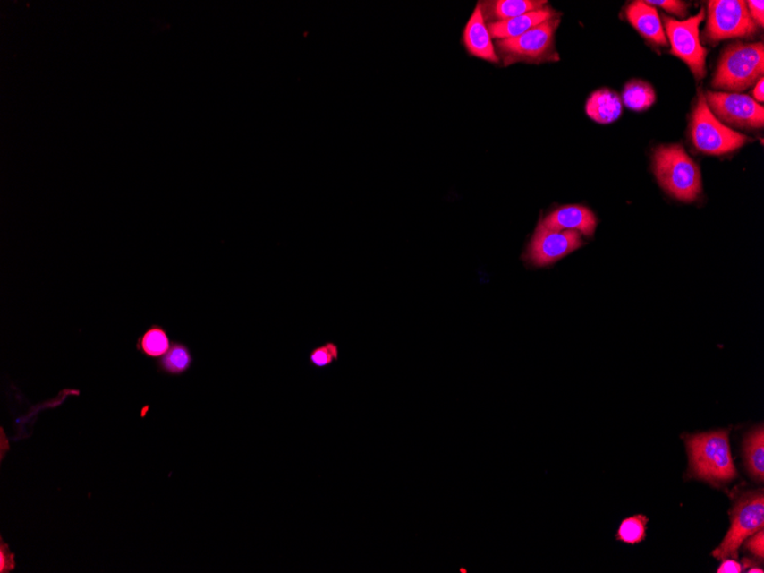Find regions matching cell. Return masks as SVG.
<instances>
[{
  "mask_svg": "<svg viewBox=\"0 0 764 573\" xmlns=\"http://www.w3.org/2000/svg\"><path fill=\"white\" fill-rule=\"evenodd\" d=\"M689 455L687 478L709 482L714 486L737 478L729 442V430L683 435Z\"/></svg>",
  "mask_w": 764,
  "mask_h": 573,
  "instance_id": "obj_1",
  "label": "cell"
},
{
  "mask_svg": "<svg viewBox=\"0 0 764 573\" xmlns=\"http://www.w3.org/2000/svg\"><path fill=\"white\" fill-rule=\"evenodd\" d=\"M653 168L661 187L682 201H693L701 192L700 167L680 144L659 147L653 158Z\"/></svg>",
  "mask_w": 764,
  "mask_h": 573,
  "instance_id": "obj_2",
  "label": "cell"
},
{
  "mask_svg": "<svg viewBox=\"0 0 764 573\" xmlns=\"http://www.w3.org/2000/svg\"><path fill=\"white\" fill-rule=\"evenodd\" d=\"M763 73V43L734 44L723 53L712 86L741 92L761 80Z\"/></svg>",
  "mask_w": 764,
  "mask_h": 573,
  "instance_id": "obj_3",
  "label": "cell"
},
{
  "mask_svg": "<svg viewBox=\"0 0 764 573\" xmlns=\"http://www.w3.org/2000/svg\"><path fill=\"white\" fill-rule=\"evenodd\" d=\"M690 132L696 150L709 155L728 154L750 141L746 135L731 130L714 116L704 94L698 98Z\"/></svg>",
  "mask_w": 764,
  "mask_h": 573,
  "instance_id": "obj_4",
  "label": "cell"
},
{
  "mask_svg": "<svg viewBox=\"0 0 764 573\" xmlns=\"http://www.w3.org/2000/svg\"><path fill=\"white\" fill-rule=\"evenodd\" d=\"M731 526L721 545L713 552L717 560L737 559L739 547L751 535L763 530L764 496L762 490L743 494L730 512Z\"/></svg>",
  "mask_w": 764,
  "mask_h": 573,
  "instance_id": "obj_5",
  "label": "cell"
},
{
  "mask_svg": "<svg viewBox=\"0 0 764 573\" xmlns=\"http://www.w3.org/2000/svg\"><path fill=\"white\" fill-rule=\"evenodd\" d=\"M705 18V11H700L688 20L677 21L665 16V29L673 55L680 57L689 65L693 76L702 80L706 76V56L708 49L702 47L700 37V26Z\"/></svg>",
  "mask_w": 764,
  "mask_h": 573,
  "instance_id": "obj_6",
  "label": "cell"
},
{
  "mask_svg": "<svg viewBox=\"0 0 764 573\" xmlns=\"http://www.w3.org/2000/svg\"><path fill=\"white\" fill-rule=\"evenodd\" d=\"M758 30L746 2L714 0L709 3V20L705 36L709 41H720L753 36Z\"/></svg>",
  "mask_w": 764,
  "mask_h": 573,
  "instance_id": "obj_7",
  "label": "cell"
},
{
  "mask_svg": "<svg viewBox=\"0 0 764 573\" xmlns=\"http://www.w3.org/2000/svg\"><path fill=\"white\" fill-rule=\"evenodd\" d=\"M706 98L714 116L741 129H761L764 108L753 98L739 93L709 92Z\"/></svg>",
  "mask_w": 764,
  "mask_h": 573,
  "instance_id": "obj_8",
  "label": "cell"
},
{
  "mask_svg": "<svg viewBox=\"0 0 764 573\" xmlns=\"http://www.w3.org/2000/svg\"><path fill=\"white\" fill-rule=\"evenodd\" d=\"M558 23L560 20L554 16L515 38L499 40L498 47L509 62L548 60Z\"/></svg>",
  "mask_w": 764,
  "mask_h": 573,
  "instance_id": "obj_9",
  "label": "cell"
},
{
  "mask_svg": "<svg viewBox=\"0 0 764 573\" xmlns=\"http://www.w3.org/2000/svg\"><path fill=\"white\" fill-rule=\"evenodd\" d=\"M581 246V234L548 229L539 224L528 250V260L537 267L549 266Z\"/></svg>",
  "mask_w": 764,
  "mask_h": 573,
  "instance_id": "obj_10",
  "label": "cell"
},
{
  "mask_svg": "<svg viewBox=\"0 0 764 573\" xmlns=\"http://www.w3.org/2000/svg\"><path fill=\"white\" fill-rule=\"evenodd\" d=\"M540 224L548 229L573 230L591 236L597 228V218L584 206L568 205L550 213Z\"/></svg>",
  "mask_w": 764,
  "mask_h": 573,
  "instance_id": "obj_11",
  "label": "cell"
},
{
  "mask_svg": "<svg viewBox=\"0 0 764 573\" xmlns=\"http://www.w3.org/2000/svg\"><path fill=\"white\" fill-rule=\"evenodd\" d=\"M463 40L468 52L471 56L479 57V59L490 62H499V57L497 56L490 32L484 19L482 6L479 5L475 8L474 13L468 21Z\"/></svg>",
  "mask_w": 764,
  "mask_h": 573,
  "instance_id": "obj_12",
  "label": "cell"
},
{
  "mask_svg": "<svg viewBox=\"0 0 764 573\" xmlns=\"http://www.w3.org/2000/svg\"><path fill=\"white\" fill-rule=\"evenodd\" d=\"M626 14L641 35L661 47L667 45L664 26L655 7L646 2H635L627 7Z\"/></svg>",
  "mask_w": 764,
  "mask_h": 573,
  "instance_id": "obj_13",
  "label": "cell"
},
{
  "mask_svg": "<svg viewBox=\"0 0 764 573\" xmlns=\"http://www.w3.org/2000/svg\"><path fill=\"white\" fill-rule=\"evenodd\" d=\"M552 18H554V12L552 10H549V8H541V10L530 12V13L517 16L514 19L488 23V29L491 38L500 40L515 38V37L525 34V32L531 30L532 28L539 26L545 21Z\"/></svg>",
  "mask_w": 764,
  "mask_h": 573,
  "instance_id": "obj_14",
  "label": "cell"
},
{
  "mask_svg": "<svg viewBox=\"0 0 764 573\" xmlns=\"http://www.w3.org/2000/svg\"><path fill=\"white\" fill-rule=\"evenodd\" d=\"M586 113L598 124H611L622 116L623 103L617 93L607 89L598 90L587 101Z\"/></svg>",
  "mask_w": 764,
  "mask_h": 573,
  "instance_id": "obj_15",
  "label": "cell"
},
{
  "mask_svg": "<svg viewBox=\"0 0 764 573\" xmlns=\"http://www.w3.org/2000/svg\"><path fill=\"white\" fill-rule=\"evenodd\" d=\"M194 355L191 348L181 341H174L172 347L166 355L156 361V368L159 373L170 377H181L189 372L194 365Z\"/></svg>",
  "mask_w": 764,
  "mask_h": 573,
  "instance_id": "obj_16",
  "label": "cell"
},
{
  "mask_svg": "<svg viewBox=\"0 0 764 573\" xmlns=\"http://www.w3.org/2000/svg\"><path fill=\"white\" fill-rule=\"evenodd\" d=\"M743 459L746 471L754 481L764 480V430L762 424L755 427L743 440Z\"/></svg>",
  "mask_w": 764,
  "mask_h": 573,
  "instance_id": "obj_17",
  "label": "cell"
},
{
  "mask_svg": "<svg viewBox=\"0 0 764 573\" xmlns=\"http://www.w3.org/2000/svg\"><path fill=\"white\" fill-rule=\"evenodd\" d=\"M172 344L174 341L171 340L166 329L163 328L162 325L153 324L138 338L135 348L143 356L158 360V358L166 355L172 347Z\"/></svg>",
  "mask_w": 764,
  "mask_h": 573,
  "instance_id": "obj_18",
  "label": "cell"
},
{
  "mask_svg": "<svg viewBox=\"0 0 764 573\" xmlns=\"http://www.w3.org/2000/svg\"><path fill=\"white\" fill-rule=\"evenodd\" d=\"M624 103L632 110L643 111L650 108L656 101L651 85L641 81L628 82L623 93Z\"/></svg>",
  "mask_w": 764,
  "mask_h": 573,
  "instance_id": "obj_19",
  "label": "cell"
},
{
  "mask_svg": "<svg viewBox=\"0 0 764 573\" xmlns=\"http://www.w3.org/2000/svg\"><path fill=\"white\" fill-rule=\"evenodd\" d=\"M494 15L499 21L517 18L523 14L541 10L546 2H536V0H498L490 3Z\"/></svg>",
  "mask_w": 764,
  "mask_h": 573,
  "instance_id": "obj_20",
  "label": "cell"
},
{
  "mask_svg": "<svg viewBox=\"0 0 764 573\" xmlns=\"http://www.w3.org/2000/svg\"><path fill=\"white\" fill-rule=\"evenodd\" d=\"M648 522L649 518L642 514L625 518L620 523L615 538L628 545H636L646 539Z\"/></svg>",
  "mask_w": 764,
  "mask_h": 573,
  "instance_id": "obj_21",
  "label": "cell"
},
{
  "mask_svg": "<svg viewBox=\"0 0 764 573\" xmlns=\"http://www.w3.org/2000/svg\"><path fill=\"white\" fill-rule=\"evenodd\" d=\"M338 360L339 347L332 341L318 346L310 353V362L315 369H327Z\"/></svg>",
  "mask_w": 764,
  "mask_h": 573,
  "instance_id": "obj_22",
  "label": "cell"
},
{
  "mask_svg": "<svg viewBox=\"0 0 764 573\" xmlns=\"http://www.w3.org/2000/svg\"><path fill=\"white\" fill-rule=\"evenodd\" d=\"M646 3L651 6L655 5L664 8V10L669 12V13L681 16V18H684V16L688 14L687 4L683 2H677V0H650V2Z\"/></svg>",
  "mask_w": 764,
  "mask_h": 573,
  "instance_id": "obj_23",
  "label": "cell"
},
{
  "mask_svg": "<svg viewBox=\"0 0 764 573\" xmlns=\"http://www.w3.org/2000/svg\"><path fill=\"white\" fill-rule=\"evenodd\" d=\"M16 569L15 554L12 553L10 547L0 539V572L11 573Z\"/></svg>",
  "mask_w": 764,
  "mask_h": 573,
  "instance_id": "obj_24",
  "label": "cell"
},
{
  "mask_svg": "<svg viewBox=\"0 0 764 573\" xmlns=\"http://www.w3.org/2000/svg\"><path fill=\"white\" fill-rule=\"evenodd\" d=\"M745 550L751 552V554L761 560L764 559V533L763 530H760L759 533L754 534L753 537L747 540L745 543Z\"/></svg>",
  "mask_w": 764,
  "mask_h": 573,
  "instance_id": "obj_25",
  "label": "cell"
},
{
  "mask_svg": "<svg viewBox=\"0 0 764 573\" xmlns=\"http://www.w3.org/2000/svg\"><path fill=\"white\" fill-rule=\"evenodd\" d=\"M746 4H747V8H749V12H750V14L751 16V19L754 20L755 23H758V24H760V26L763 27V24H764V13H763L764 3L762 2V0H760V2H753V0H751V2H747Z\"/></svg>",
  "mask_w": 764,
  "mask_h": 573,
  "instance_id": "obj_26",
  "label": "cell"
},
{
  "mask_svg": "<svg viewBox=\"0 0 764 573\" xmlns=\"http://www.w3.org/2000/svg\"><path fill=\"white\" fill-rule=\"evenodd\" d=\"M723 562L717 568V573H741L743 568L741 563L737 562L736 559L726 558L722 560Z\"/></svg>",
  "mask_w": 764,
  "mask_h": 573,
  "instance_id": "obj_27",
  "label": "cell"
},
{
  "mask_svg": "<svg viewBox=\"0 0 764 573\" xmlns=\"http://www.w3.org/2000/svg\"><path fill=\"white\" fill-rule=\"evenodd\" d=\"M763 85H764V81H763V78H761V80H760L757 82V85H755V89L753 90L754 98H755V100H758L759 102H763V100H764V86Z\"/></svg>",
  "mask_w": 764,
  "mask_h": 573,
  "instance_id": "obj_28",
  "label": "cell"
},
{
  "mask_svg": "<svg viewBox=\"0 0 764 573\" xmlns=\"http://www.w3.org/2000/svg\"><path fill=\"white\" fill-rule=\"evenodd\" d=\"M747 572H759V573H763V569H762V568H759V567H751V568H750V569H749V571H747Z\"/></svg>",
  "mask_w": 764,
  "mask_h": 573,
  "instance_id": "obj_29",
  "label": "cell"
}]
</instances>
